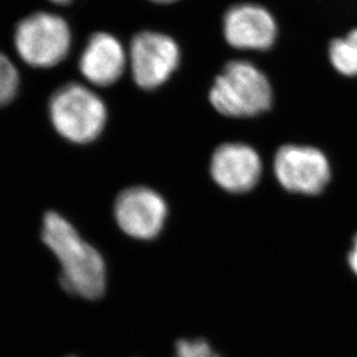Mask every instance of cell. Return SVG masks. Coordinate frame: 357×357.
Returning <instances> with one entry per match:
<instances>
[{
    "label": "cell",
    "mask_w": 357,
    "mask_h": 357,
    "mask_svg": "<svg viewBox=\"0 0 357 357\" xmlns=\"http://www.w3.org/2000/svg\"><path fill=\"white\" fill-rule=\"evenodd\" d=\"M42 241L61 265V284L84 300H98L107 288V266L101 253L86 242L78 230L56 212H47Z\"/></svg>",
    "instance_id": "obj_1"
},
{
    "label": "cell",
    "mask_w": 357,
    "mask_h": 357,
    "mask_svg": "<svg viewBox=\"0 0 357 357\" xmlns=\"http://www.w3.org/2000/svg\"><path fill=\"white\" fill-rule=\"evenodd\" d=\"M49 116L63 138L84 145L101 135L107 123V108L94 91L70 82L58 88L51 96Z\"/></svg>",
    "instance_id": "obj_2"
},
{
    "label": "cell",
    "mask_w": 357,
    "mask_h": 357,
    "mask_svg": "<svg viewBox=\"0 0 357 357\" xmlns=\"http://www.w3.org/2000/svg\"><path fill=\"white\" fill-rule=\"evenodd\" d=\"M209 100L220 114L228 117L256 116L270 109L272 88L253 65L231 61L215 79Z\"/></svg>",
    "instance_id": "obj_3"
},
{
    "label": "cell",
    "mask_w": 357,
    "mask_h": 357,
    "mask_svg": "<svg viewBox=\"0 0 357 357\" xmlns=\"http://www.w3.org/2000/svg\"><path fill=\"white\" fill-rule=\"evenodd\" d=\"M71 31L63 17L38 12L17 24L14 43L21 59L33 68H47L64 61L71 47Z\"/></svg>",
    "instance_id": "obj_4"
},
{
    "label": "cell",
    "mask_w": 357,
    "mask_h": 357,
    "mask_svg": "<svg viewBox=\"0 0 357 357\" xmlns=\"http://www.w3.org/2000/svg\"><path fill=\"white\" fill-rule=\"evenodd\" d=\"M181 52L175 40L156 31H142L130 47L132 77L145 91H153L168 81L178 68Z\"/></svg>",
    "instance_id": "obj_5"
},
{
    "label": "cell",
    "mask_w": 357,
    "mask_h": 357,
    "mask_svg": "<svg viewBox=\"0 0 357 357\" xmlns=\"http://www.w3.org/2000/svg\"><path fill=\"white\" fill-rule=\"evenodd\" d=\"M114 214L123 233L132 238L151 241L165 228L168 206L154 190L132 186L119 193Z\"/></svg>",
    "instance_id": "obj_6"
},
{
    "label": "cell",
    "mask_w": 357,
    "mask_h": 357,
    "mask_svg": "<svg viewBox=\"0 0 357 357\" xmlns=\"http://www.w3.org/2000/svg\"><path fill=\"white\" fill-rule=\"evenodd\" d=\"M280 184L290 192L318 195L330 182V165L323 153L312 147L283 146L274 160Z\"/></svg>",
    "instance_id": "obj_7"
},
{
    "label": "cell",
    "mask_w": 357,
    "mask_h": 357,
    "mask_svg": "<svg viewBox=\"0 0 357 357\" xmlns=\"http://www.w3.org/2000/svg\"><path fill=\"white\" fill-rule=\"evenodd\" d=\"M211 174L216 184L228 192H248L259 181L261 161L249 146L225 144L213 154Z\"/></svg>",
    "instance_id": "obj_8"
},
{
    "label": "cell",
    "mask_w": 357,
    "mask_h": 357,
    "mask_svg": "<svg viewBox=\"0 0 357 357\" xmlns=\"http://www.w3.org/2000/svg\"><path fill=\"white\" fill-rule=\"evenodd\" d=\"M223 31L227 42L237 49L266 50L277 38L273 17L263 7L250 3L228 10Z\"/></svg>",
    "instance_id": "obj_9"
},
{
    "label": "cell",
    "mask_w": 357,
    "mask_h": 357,
    "mask_svg": "<svg viewBox=\"0 0 357 357\" xmlns=\"http://www.w3.org/2000/svg\"><path fill=\"white\" fill-rule=\"evenodd\" d=\"M125 66L124 47L115 36L107 33L91 35L79 61L84 78L98 87L116 84L124 73Z\"/></svg>",
    "instance_id": "obj_10"
},
{
    "label": "cell",
    "mask_w": 357,
    "mask_h": 357,
    "mask_svg": "<svg viewBox=\"0 0 357 357\" xmlns=\"http://www.w3.org/2000/svg\"><path fill=\"white\" fill-rule=\"evenodd\" d=\"M330 58L334 68L342 75H357V29L346 38H337L331 43Z\"/></svg>",
    "instance_id": "obj_11"
},
{
    "label": "cell",
    "mask_w": 357,
    "mask_h": 357,
    "mask_svg": "<svg viewBox=\"0 0 357 357\" xmlns=\"http://www.w3.org/2000/svg\"><path fill=\"white\" fill-rule=\"evenodd\" d=\"M19 73L12 61L0 54V107L13 101L19 91Z\"/></svg>",
    "instance_id": "obj_12"
},
{
    "label": "cell",
    "mask_w": 357,
    "mask_h": 357,
    "mask_svg": "<svg viewBox=\"0 0 357 357\" xmlns=\"http://www.w3.org/2000/svg\"><path fill=\"white\" fill-rule=\"evenodd\" d=\"M174 357H220L207 341L202 339L181 340L176 344Z\"/></svg>",
    "instance_id": "obj_13"
},
{
    "label": "cell",
    "mask_w": 357,
    "mask_h": 357,
    "mask_svg": "<svg viewBox=\"0 0 357 357\" xmlns=\"http://www.w3.org/2000/svg\"><path fill=\"white\" fill-rule=\"evenodd\" d=\"M348 263L351 270L357 275V234L353 241V246H351V252L348 255Z\"/></svg>",
    "instance_id": "obj_14"
},
{
    "label": "cell",
    "mask_w": 357,
    "mask_h": 357,
    "mask_svg": "<svg viewBox=\"0 0 357 357\" xmlns=\"http://www.w3.org/2000/svg\"><path fill=\"white\" fill-rule=\"evenodd\" d=\"M54 3H57V5H68V3H71L72 0H50Z\"/></svg>",
    "instance_id": "obj_15"
},
{
    "label": "cell",
    "mask_w": 357,
    "mask_h": 357,
    "mask_svg": "<svg viewBox=\"0 0 357 357\" xmlns=\"http://www.w3.org/2000/svg\"><path fill=\"white\" fill-rule=\"evenodd\" d=\"M151 1L156 3H175L176 0H151Z\"/></svg>",
    "instance_id": "obj_16"
},
{
    "label": "cell",
    "mask_w": 357,
    "mask_h": 357,
    "mask_svg": "<svg viewBox=\"0 0 357 357\" xmlns=\"http://www.w3.org/2000/svg\"><path fill=\"white\" fill-rule=\"evenodd\" d=\"M70 357H73V356H70Z\"/></svg>",
    "instance_id": "obj_17"
}]
</instances>
